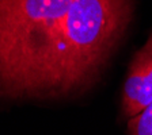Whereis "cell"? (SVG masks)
Wrapping results in <instances>:
<instances>
[{
	"label": "cell",
	"mask_w": 152,
	"mask_h": 135,
	"mask_svg": "<svg viewBox=\"0 0 152 135\" xmlns=\"http://www.w3.org/2000/svg\"><path fill=\"white\" fill-rule=\"evenodd\" d=\"M133 0H73L45 81L44 95L88 85L130 20Z\"/></svg>",
	"instance_id": "cell-2"
},
{
	"label": "cell",
	"mask_w": 152,
	"mask_h": 135,
	"mask_svg": "<svg viewBox=\"0 0 152 135\" xmlns=\"http://www.w3.org/2000/svg\"><path fill=\"white\" fill-rule=\"evenodd\" d=\"M73 0H0V93L41 96Z\"/></svg>",
	"instance_id": "cell-1"
},
{
	"label": "cell",
	"mask_w": 152,
	"mask_h": 135,
	"mask_svg": "<svg viewBox=\"0 0 152 135\" xmlns=\"http://www.w3.org/2000/svg\"><path fill=\"white\" fill-rule=\"evenodd\" d=\"M129 135H152V103L128 120Z\"/></svg>",
	"instance_id": "cell-4"
},
{
	"label": "cell",
	"mask_w": 152,
	"mask_h": 135,
	"mask_svg": "<svg viewBox=\"0 0 152 135\" xmlns=\"http://www.w3.org/2000/svg\"><path fill=\"white\" fill-rule=\"evenodd\" d=\"M152 103V35L130 62L122 92L124 116L130 119Z\"/></svg>",
	"instance_id": "cell-3"
}]
</instances>
